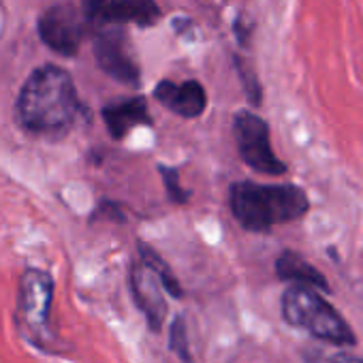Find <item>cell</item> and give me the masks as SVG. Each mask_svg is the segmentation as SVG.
Wrapping results in <instances>:
<instances>
[{
  "mask_svg": "<svg viewBox=\"0 0 363 363\" xmlns=\"http://www.w3.org/2000/svg\"><path fill=\"white\" fill-rule=\"evenodd\" d=\"M16 111L20 124L33 135L67 133L82 111L73 77L54 65L35 69L20 90Z\"/></svg>",
  "mask_w": 363,
  "mask_h": 363,
  "instance_id": "obj_1",
  "label": "cell"
},
{
  "mask_svg": "<svg viewBox=\"0 0 363 363\" xmlns=\"http://www.w3.org/2000/svg\"><path fill=\"white\" fill-rule=\"evenodd\" d=\"M229 208L246 231L265 233L276 225L303 218L310 212V199L295 184H257L244 179L231 186Z\"/></svg>",
  "mask_w": 363,
  "mask_h": 363,
  "instance_id": "obj_2",
  "label": "cell"
},
{
  "mask_svg": "<svg viewBox=\"0 0 363 363\" xmlns=\"http://www.w3.org/2000/svg\"><path fill=\"white\" fill-rule=\"evenodd\" d=\"M280 310L291 327L303 329L329 346L350 348L357 344V335L346 318L312 286L291 284L282 293Z\"/></svg>",
  "mask_w": 363,
  "mask_h": 363,
  "instance_id": "obj_3",
  "label": "cell"
},
{
  "mask_svg": "<svg viewBox=\"0 0 363 363\" xmlns=\"http://www.w3.org/2000/svg\"><path fill=\"white\" fill-rule=\"evenodd\" d=\"M233 135L238 152L250 169L265 175L286 173V164L276 156L269 141V126L261 116L250 109L238 111L233 118Z\"/></svg>",
  "mask_w": 363,
  "mask_h": 363,
  "instance_id": "obj_4",
  "label": "cell"
},
{
  "mask_svg": "<svg viewBox=\"0 0 363 363\" xmlns=\"http://www.w3.org/2000/svg\"><path fill=\"white\" fill-rule=\"evenodd\" d=\"M54 301V280L43 269H26L18 289V312L26 329L41 335L48 329Z\"/></svg>",
  "mask_w": 363,
  "mask_h": 363,
  "instance_id": "obj_5",
  "label": "cell"
},
{
  "mask_svg": "<svg viewBox=\"0 0 363 363\" xmlns=\"http://www.w3.org/2000/svg\"><path fill=\"white\" fill-rule=\"evenodd\" d=\"M41 41L60 56H75L84 39V22L69 3L50 7L39 20Z\"/></svg>",
  "mask_w": 363,
  "mask_h": 363,
  "instance_id": "obj_6",
  "label": "cell"
},
{
  "mask_svg": "<svg viewBox=\"0 0 363 363\" xmlns=\"http://www.w3.org/2000/svg\"><path fill=\"white\" fill-rule=\"evenodd\" d=\"M94 58L99 67L116 82L137 86L141 79L139 65L133 58L128 39L122 30L109 28L94 37Z\"/></svg>",
  "mask_w": 363,
  "mask_h": 363,
  "instance_id": "obj_7",
  "label": "cell"
},
{
  "mask_svg": "<svg viewBox=\"0 0 363 363\" xmlns=\"http://www.w3.org/2000/svg\"><path fill=\"white\" fill-rule=\"evenodd\" d=\"M130 291L135 297L137 308L145 314L147 325L152 331H158L167 316V301H164V286L160 278L143 263H135L130 272Z\"/></svg>",
  "mask_w": 363,
  "mask_h": 363,
  "instance_id": "obj_8",
  "label": "cell"
},
{
  "mask_svg": "<svg viewBox=\"0 0 363 363\" xmlns=\"http://www.w3.org/2000/svg\"><path fill=\"white\" fill-rule=\"evenodd\" d=\"M154 96L162 107L177 113L179 118H189V120L199 118L208 107L206 88L195 79L182 82V84L164 79L154 88Z\"/></svg>",
  "mask_w": 363,
  "mask_h": 363,
  "instance_id": "obj_9",
  "label": "cell"
},
{
  "mask_svg": "<svg viewBox=\"0 0 363 363\" xmlns=\"http://www.w3.org/2000/svg\"><path fill=\"white\" fill-rule=\"evenodd\" d=\"M103 120L113 139H124L135 126L150 124L147 103L141 96L118 99L103 107Z\"/></svg>",
  "mask_w": 363,
  "mask_h": 363,
  "instance_id": "obj_10",
  "label": "cell"
},
{
  "mask_svg": "<svg viewBox=\"0 0 363 363\" xmlns=\"http://www.w3.org/2000/svg\"><path fill=\"white\" fill-rule=\"evenodd\" d=\"M107 24H135L150 28L160 20L156 0H107L96 16Z\"/></svg>",
  "mask_w": 363,
  "mask_h": 363,
  "instance_id": "obj_11",
  "label": "cell"
},
{
  "mask_svg": "<svg viewBox=\"0 0 363 363\" xmlns=\"http://www.w3.org/2000/svg\"><path fill=\"white\" fill-rule=\"evenodd\" d=\"M276 276L291 284H303V286H312L320 293H331L327 278L295 250L280 252V257L276 259Z\"/></svg>",
  "mask_w": 363,
  "mask_h": 363,
  "instance_id": "obj_12",
  "label": "cell"
},
{
  "mask_svg": "<svg viewBox=\"0 0 363 363\" xmlns=\"http://www.w3.org/2000/svg\"><path fill=\"white\" fill-rule=\"evenodd\" d=\"M137 250H139V259H141L158 278H160V282H162V286H164V291H167L169 295H173V297H182V295H184V291H182V286H179L177 278L173 276L171 267L160 259V255H158L156 250H152V248L145 246L143 242L137 244Z\"/></svg>",
  "mask_w": 363,
  "mask_h": 363,
  "instance_id": "obj_13",
  "label": "cell"
},
{
  "mask_svg": "<svg viewBox=\"0 0 363 363\" xmlns=\"http://www.w3.org/2000/svg\"><path fill=\"white\" fill-rule=\"evenodd\" d=\"M235 67H238V75H240V82L244 86V92H246V99L250 101V105H261L263 101V88H261V82L255 73V69L244 60V58H235Z\"/></svg>",
  "mask_w": 363,
  "mask_h": 363,
  "instance_id": "obj_14",
  "label": "cell"
},
{
  "mask_svg": "<svg viewBox=\"0 0 363 363\" xmlns=\"http://www.w3.org/2000/svg\"><path fill=\"white\" fill-rule=\"evenodd\" d=\"M158 171H160V175H162V182H164V189H167L169 199H171L173 203H177V206L189 203L191 195H189V191H184V186L179 184V173H177V169L158 164Z\"/></svg>",
  "mask_w": 363,
  "mask_h": 363,
  "instance_id": "obj_15",
  "label": "cell"
},
{
  "mask_svg": "<svg viewBox=\"0 0 363 363\" xmlns=\"http://www.w3.org/2000/svg\"><path fill=\"white\" fill-rule=\"evenodd\" d=\"M171 348L173 352L184 361V363H193L191 354H189V337H186V325L182 318H177L171 327Z\"/></svg>",
  "mask_w": 363,
  "mask_h": 363,
  "instance_id": "obj_16",
  "label": "cell"
},
{
  "mask_svg": "<svg viewBox=\"0 0 363 363\" xmlns=\"http://www.w3.org/2000/svg\"><path fill=\"white\" fill-rule=\"evenodd\" d=\"M308 363H363V357L352 354V352H344V350H335V352L318 350Z\"/></svg>",
  "mask_w": 363,
  "mask_h": 363,
  "instance_id": "obj_17",
  "label": "cell"
},
{
  "mask_svg": "<svg viewBox=\"0 0 363 363\" xmlns=\"http://www.w3.org/2000/svg\"><path fill=\"white\" fill-rule=\"evenodd\" d=\"M107 0H82V9H84V16L88 20H96V16L101 13V9L105 7Z\"/></svg>",
  "mask_w": 363,
  "mask_h": 363,
  "instance_id": "obj_18",
  "label": "cell"
},
{
  "mask_svg": "<svg viewBox=\"0 0 363 363\" xmlns=\"http://www.w3.org/2000/svg\"><path fill=\"white\" fill-rule=\"evenodd\" d=\"M235 35H238V41H240L242 45H246V43H248V35H250V30L244 26V20H242V18L235 22Z\"/></svg>",
  "mask_w": 363,
  "mask_h": 363,
  "instance_id": "obj_19",
  "label": "cell"
}]
</instances>
